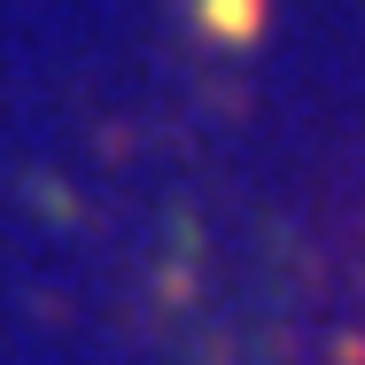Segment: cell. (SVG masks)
<instances>
[{
  "mask_svg": "<svg viewBox=\"0 0 365 365\" xmlns=\"http://www.w3.org/2000/svg\"><path fill=\"white\" fill-rule=\"evenodd\" d=\"M202 16H210V24H218V31H241V39H249V31H257V0H210V8H202Z\"/></svg>",
  "mask_w": 365,
  "mask_h": 365,
  "instance_id": "1",
  "label": "cell"
}]
</instances>
